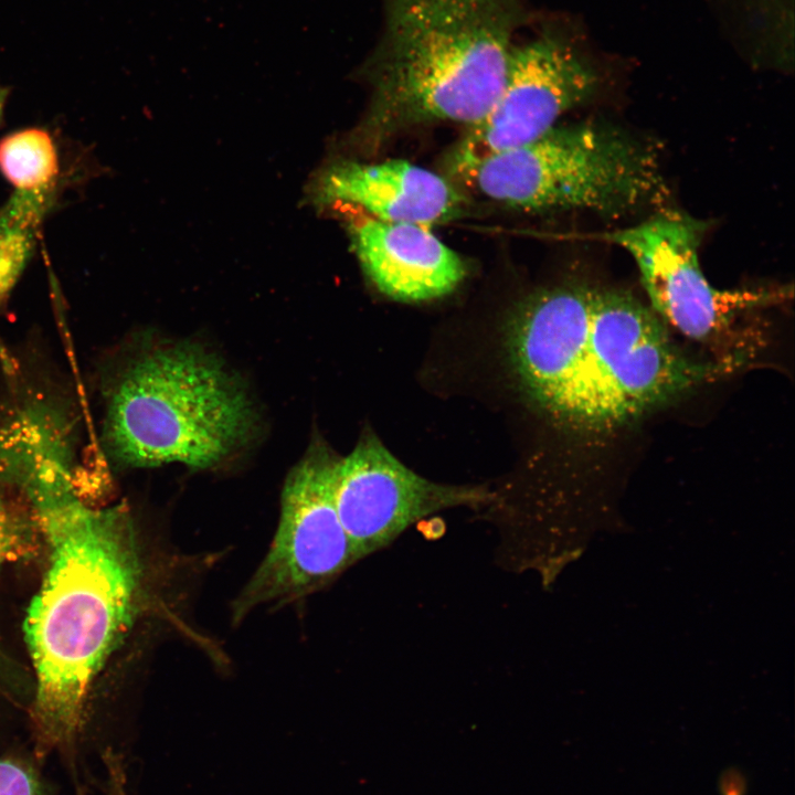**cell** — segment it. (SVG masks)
Here are the masks:
<instances>
[{
  "label": "cell",
  "mask_w": 795,
  "mask_h": 795,
  "mask_svg": "<svg viewBox=\"0 0 795 795\" xmlns=\"http://www.w3.org/2000/svg\"><path fill=\"white\" fill-rule=\"evenodd\" d=\"M520 0H390L362 125L369 147L438 121L470 126L504 84Z\"/></svg>",
  "instance_id": "3"
},
{
  "label": "cell",
  "mask_w": 795,
  "mask_h": 795,
  "mask_svg": "<svg viewBox=\"0 0 795 795\" xmlns=\"http://www.w3.org/2000/svg\"><path fill=\"white\" fill-rule=\"evenodd\" d=\"M335 505L361 560L391 544L413 523L445 509L491 502L484 487L432 481L401 463L373 433H364L340 462Z\"/></svg>",
  "instance_id": "9"
},
{
  "label": "cell",
  "mask_w": 795,
  "mask_h": 795,
  "mask_svg": "<svg viewBox=\"0 0 795 795\" xmlns=\"http://www.w3.org/2000/svg\"><path fill=\"white\" fill-rule=\"evenodd\" d=\"M6 97H7V89L0 87V116L2 114Z\"/></svg>",
  "instance_id": "16"
},
{
  "label": "cell",
  "mask_w": 795,
  "mask_h": 795,
  "mask_svg": "<svg viewBox=\"0 0 795 795\" xmlns=\"http://www.w3.org/2000/svg\"><path fill=\"white\" fill-rule=\"evenodd\" d=\"M255 415L245 389L215 356L177 342L128 363L110 393L104 435L123 465L204 469L247 442Z\"/></svg>",
  "instance_id": "4"
},
{
  "label": "cell",
  "mask_w": 795,
  "mask_h": 795,
  "mask_svg": "<svg viewBox=\"0 0 795 795\" xmlns=\"http://www.w3.org/2000/svg\"><path fill=\"white\" fill-rule=\"evenodd\" d=\"M706 229L704 222L669 210L604 239L635 261L655 314L686 337L709 343L729 329L739 312L777 300L778 293L713 287L699 263Z\"/></svg>",
  "instance_id": "7"
},
{
  "label": "cell",
  "mask_w": 795,
  "mask_h": 795,
  "mask_svg": "<svg viewBox=\"0 0 795 795\" xmlns=\"http://www.w3.org/2000/svg\"><path fill=\"white\" fill-rule=\"evenodd\" d=\"M34 486L51 558L24 626L36 679L32 752L41 762L56 757L77 784L95 766L93 679L134 622L144 566L124 506L91 509L60 480Z\"/></svg>",
  "instance_id": "1"
},
{
  "label": "cell",
  "mask_w": 795,
  "mask_h": 795,
  "mask_svg": "<svg viewBox=\"0 0 795 795\" xmlns=\"http://www.w3.org/2000/svg\"><path fill=\"white\" fill-rule=\"evenodd\" d=\"M486 198L526 212L583 210L617 216L664 199L655 151L603 124L554 126L479 162L465 179Z\"/></svg>",
  "instance_id": "5"
},
{
  "label": "cell",
  "mask_w": 795,
  "mask_h": 795,
  "mask_svg": "<svg viewBox=\"0 0 795 795\" xmlns=\"http://www.w3.org/2000/svg\"><path fill=\"white\" fill-rule=\"evenodd\" d=\"M353 252L371 283L399 301H426L452 293L465 278L463 258L428 226L364 215L349 225Z\"/></svg>",
  "instance_id": "10"
},
{
  "label": "cell",
  "mask_w": 795,
  "mask_h": 795,
  "mask_svg": "<svg viewBox=\"0 0 795 795\" xmlns=\"http://www.w3.org/2000/svg\"><path fill=\"white\" fill-rule=\"evenodd\" d=\"M0 795H55L33 752L0 751Z\"/></svg>",
  "instance_id": "14"
},
{
  "label": "cell",
  "mask_w": 795,
  "mask_h": 795,
  "mask_svg": "<svg viewBox=\"0 0 795 795\" xmlns=\"http://www.w3.org/2000/svg\"><path fill=\"white\" fill-rule=\"evenodd\" d=\"M50 191H18L0 209V304L3 303L32 255Z\"/></svg>",
  "instance_id": "12"
},
{
  "label": "cell",
  "mask_w": 795,
  "mask_h": 795,
  "mask_svg": "<svg viewBox=\"0 0 795 795\" xmlns=\"http://www.w3.org/2000/svg\"><path fill=\"white\" fill-rule=\"evenodd\" d=\"M507 348L530 401L555 423L587 434L625 427L718 370L683 353L630 293L586 285L527 299L509 324Z\"/></svg>",
  "instance_id": "2"
},
{
  "label": "cell",
  "mask_w": 795,
  "mask_h": 795,
  "mask_svg": "<svg viewBox=\"0 0 795 795\" xmlns=\"http://www.w3.org/2000/svg\"><path fill=\"white\" fill-rule=\"evenodd\" d=\"M36 548L31 523L0 497V566L29 556Z\"/></svg>",
  "instance_id": "15"
},
{
  "label": "cell",
  "mask_w": 795,
  "mask_h": 795,
  "mask_svg": "<svg viewBox=\"0 0 795 795\" xmlns=\"http://www.w3.org/2000/svg\"><path fill=\"white\" fill-rule=\"evenodd\" d=\"M0 170L18 191L52 190L59 172L53 139L39 128L7 136L0 141Z\"/></svg>",
  "instance_id": "13"
},
{
  "label": "cell",
  "mask_w": 795,
  "mask_h": 795,
  "mask_svg": "<svg viewBox=\"0 0 795 795\" xmlns=\"http://www.w3.org/2000/svg\"><path fill=\"white\" fill-rule=\"evenodd\" d=\"M325 204L352 205L370 216L431 227L459 215L462 193L445 178L405 160L362 162L343 160L318 179Z\"/></svg>",
  "instance_id": "11"
},
{
  "label": "cell",
  "mask_w": 795,
  "mask_h": 795,
  "mask_svg": "<svg viewBox=\"0 0 795 795\" xmlns=\"http://www.w3.org/2000/svg\"><path fill=\"white\" fill-rule=\"evenodd\" d=\"M596 85L594 70L556 36L515 46L497 98L451 151V173L465 180L488 157L541 137Z\"/></svg>",
  "instance_id": "8"
},
{
  "label": "cell",
  "mask_w": 795,
  "mask_h": 795,
  "mask_svg": "<svg viewBox=\"0 0 795 795\" xmlns=\"http://www.w3.org/2000/svg\"><path fill=\"white\" fill-rule=\"evenodd\" d=\"M727 795H735V793L733 792V793H729V794H727Z\"/></svg>",
  "instance_id": "17"
},
{
  "label": "cell",
  "mask_w": 795,
  "mask_h": 795,
  "mask_svg": "<svg viewBox=\"0 0 795 795\" xmlns=\"http://www.w3.org/2000/svg\"><path fill=\"white\" fill-rule=\"evenodd\" d=\"M340 458L325 442L314 441L288 473L276 532L232 604L234 623L263 606L303 598L359 561L335 505Z\"/></svg>",
  "instance_id": "6"
}]
</instances>
